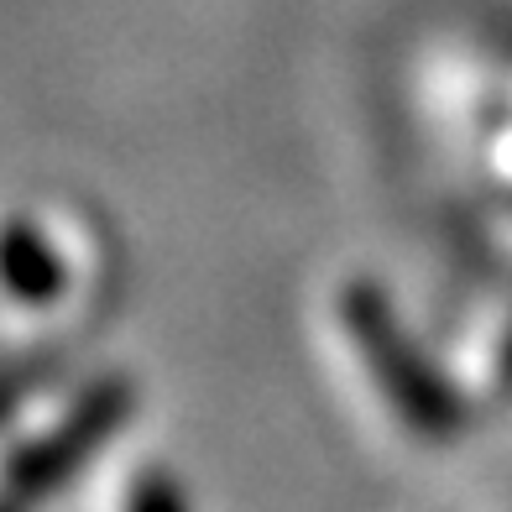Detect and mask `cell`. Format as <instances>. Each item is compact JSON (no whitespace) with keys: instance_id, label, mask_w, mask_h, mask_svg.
I'll return each mask as SVG.
<instances>
[{"instance_id":"cell-4","label":"cell","mask_w":512,"mask_h":512,"mask_svg":"<svg viewBox=\"0 0 512 512\" xmlns=\"http://www.w3.org/2000/svg\"><path fill=\"white\" fill-rule=\"evenodd\" d=\"M131 512H178L173 486L162 476H142V486H136V497H131Z\"/></svg>"},{"instance_id":"cell-1","label":"cell","mask_w":512,"mask_h":512,"mask_svg":"<svg viewBox=\"0 0 512 512\" xmlns=\"http://www.w3.org/2000/svg\"><path fill=\"white\" fill-rule=\"evenodd\" d=\"M345 324H351V335L361 345V361L371 366V377H377V387L387 392V403L398 408L403 424H413L429 439L450 434L455 429V403L439 392V382L429 377V371L413 361L403 335L392 330L382 298L371 288H351L345 293Z\"/></svg>"},{"instance_id":"cell-3","label":"cell","mask_w":512,"mask_h":512,"mask_svg":"<svg viewBox=\"0 0 512 512\" xmlns=\"http://www.w3.org/2000/svg\"><path fill=\"white\" fill-rule=\"evenodd\" d=\"M0 277H6L21 298H48V293L58 288L53 256L42 251V241L27 236L21 225H11L6 236H0Z\"/></svg>"},{"instance_id":"cell-2","label":"cell","mask_w":512,"mask_h":512,"mask_svg":"<svg viewBox=\"0 0 512 512\" xmlns=\"http://www.w3.org/2000/svg\"><path fill=\"white\" fill-rule=\"evenodd\" d=\"M126 408H131V387H126V382L95 387L74 413L63 418L58 429H48L32 450H21V455L6 465V476H0V512H32L115 424H121Z\"/></svg>"}]
</instances>
